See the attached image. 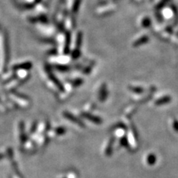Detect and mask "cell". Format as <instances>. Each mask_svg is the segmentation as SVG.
<instances>
[{"mask_svg":"<svg viewBox=\"0 0 178 178\" xmlns=\"http://www.w3.org/2000/svg\"><path fill=\"white\" fill-rule=\"evenodd\" d=\"M149 40V38L146 36H144V37H140L139 39H137L136 42H134V47H137V46H140V45L145 44V43L148 42V41Z\"/></svg>","mask_w":178,"mask_h":178,"instance_id":"6da1fadb","label":"cell"},{"mask_svg":"<svg viewBox=\"0 0 178 178\" xmlns=\"http://www.w3.org/2000/svg\"><path fill=\"white\" fill-rule=\"evenodd\" d=\"M107 96H108V91H107L106 85H103L100 90V100L102 101V102H103V101L106 99Z\"/></svg>","mask_w":178,"mask_h":178,"instance_id":"7a4b0ae2","label":"cell"},{"mask_svg":"<svg viewBox=\"0 0 178 178\" xmlns=\"http://www.w3.org/2000/svg\"><path fill=\"white\" fill-rule=\"evenodd\" d=\"M171 97L169 96H163V97L159 99V100H157V101L155 102V104L157 105V106H160V105H164V104H166V103H169V102H171Z\"/></svg>","mask_w":178,"mask_h":178,"instance_id":"3957f363","label":"cell"},{"mask_svg":"<svg viewBox=\"0 0 178 178\" xmlns=\"http://www.w3.org/2000/svg\"><path fill=\"white\" fill-rule=\"evenodd\" d=\"M114 138H112V139L110 140L109 141V143H108V146H107V148H106V154L107 156H110L112 152V146L113 144H114Z\"/></svg>","mask_w":178,"mask_h":178,"instance_id":"277c9868","label":"cell"},{"mask_svg":"<svg viewBox=\"0 0 178 178\" xmlns=\"http://www.w3.org/2000/svg\"><path fill=\"white\" fill-rule=\"evenodd\" d=\"M84 116L88 118V120H91V121H93L94 122H96V123H100V122H102L101 119L99 117H96V116H94L92 115H90V114H85Z\"/></svg>","mask_w":178,"mask_h":178,"instance_id":"5b68a950","label":"cell"},{"mask_svg":"<svg viewBox=\"0 0 178 178\" xmlns=\"http://www.w3.org/2000/svg\"><path fill=\"white\" fill-rule=\"evenodd\" d=\"M147 162L148 164H150V165H153L154 163H155L156 162L155 155H154V154H150V155H148L147 157Z\"/></svg>","mask_w":178,"mask_h":178,"instance_id":"8992f818","label":"cell"},{"mask_svg":"<svg viewBox=\"0 0 178 178\" xmlns=\"http://www.w3.org/2000/svg\"><path fill=\"white\" fill-rule=\"evenodd\" d=\"M130 90L131 91H133L134 93H137V94H140V93L143 92V88H140V87H129Z\"/></svg>","mask_w":178,"mask_h":178,"instance_id":"52a82bcc","label":"cell"},{"mask_svg":"<svg viewBox=\"0 0 178 178\" xmlns=\"http://www.w3.org/2000/svg\"><path fill=\"white\" fill-rule=\"evenodd\" d=\"M142 25H143V27H148L150 25V23H151V22H150V19H148V18H146V19H144L143 21H142Z\"/></svg>","mask_w":178,"mask_h":178,"instance_id":"ba28073f","label":"cell"},{"mask_svg":"<svg viewBox=\"0 0 178 178\" xmlns=\"http://www.w3.org/2000/svg\"><path fill=\"white\" fill-rule=\"evenodd\" d=\"M120 144H121L122 146H125V147H127L128 146V140H127V138L126 137H123L122 139L120 140Z\"/></svg>","mask_w":178,"mask_h":178,"instance_id":"9c48e42d","label":"cell"},{"mask_svg":"<svg viewBox=\"0 0 178 178\" xmlns=\"http://www.w3.org/2000/svg\"><path fill=\"white\" fill-rule=\"evenodd\" d=\"M173 128L175 130V131L178 132V121L177 120H175L173 122Z\"/></svg>","mask_w":178,"mask_h":178,"instance_id":"30bf717a","label":"cell"}]
</instances>
